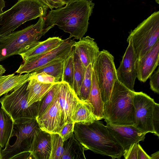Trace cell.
<instances>
[{
    "label": "cell",
    "instance_id": "obj_12",
    "mask_svg": "<svg viewBox=\"0 0 159 159\" xmlns=\"http://www.w3.org/2000/svg\"><path fill=\"white\" fill-rule=\"evenodd\" d=\"M129 44L120 62L116 69L117 79L125 87L134 91V87L137 78V58L131 39L127 42Z\"/></svg>",
    "mask_w": 159,
    "mask_h": 159
},
{
    "label": "cell",
    "instance_id": "obj_36",
    "mask_svg": "<svg viewBox=\"0 0 159 159\" xmlns=\"http://www.w3.org/2000/svg\"><path fill=\"white\" fill-rule=\"evenodd\" d=\"M150 85L151 89L157 94L159 93V68L149 78Z\"/></svg>",
    "mask_w": 159,
    "mask_h": 159
},
{
    "label": "cell",
    "instance_id": "obj_37",
    "mask_svg": "<svg viewBox=\"0 0 159 159\" xmlns=\"http://www.w3.org/2000/svg\"><path fill=\"white\" fill-rule=\"evenodd\" d=\"M51 10L61 7L65 5L61 0H40Z\"/></svg>",
    "mask_w": 159,
    "mask_h": 159
},
{
    "label": "cell",
    "instance_id": "obj_42",
    "mask_svg": "<svg viewBox=\"0 0 159 159\" xmlns=\"http://www.w3.org/2000/svg\"><path fill=\"white\" fill-rule=\"evenodd\" d=\"M61 1L65 4H66L70 2H72L75 0H61Z\"/></svg>",
    "mask_w": 159,
    "mask_h": 159
},
{
    "label": "cell",
    "instance_id": "obj_28",
    "mask_svg": "<svg viewBox=\"0 0 159 159\" xmlns=\"http://www.w3.org/2000/svg\"><path fill=\"white\" fill-rule=\"evenodd\" d=\"M74 51L73 47L70 54L64 60L62 80L68 83L72 89L74 70Z\"/></svg>",
    "mask_w": 159,
    "mask_h": 159
},
{
    "label": "cell",
    "instance_id": "obj_39",
    "mask_svg": "<svg viewBox=\"0 0 159 159\" xmlns=\"http://www.w3.org/2000/svg\"><path fill=\"white\" fill-rule=\"evenodd\" d=\"M5 7L4 0H0V14L3 12V9Z\"/></svg>",
    "mask_w": 159,
    "mask_h": 159
},
{
    "label": "cell",
    "instance_id": "obj_23",
    "mask_svg": "<svg viewBox=\"0 0 159 159\" xmlns=\"http://www.w3.org/2000/svg\"><path fill=\"white\" fill-rule=\"evenodd\" d=\"M94 108V114L99 120L104 119L103 103L102 100L96 75L93 68L92 73V87L89 95L86 100Z\"/></svg>",
    "mask_w": 159,
    "mask_h": 159
},
{
    "label": "cell",
    "instance_id": "obj_1",
    "mask_svg": "<svg viewBox=\"0 0 159 159\" xmlns=\"http://www.w3.org/2000/svg\"><path fill=\"white\" fill-rule=\"evenodd\" d=\"M94 3L90 0H75L65 6L49 11L45 18V24L50 29L55 25L69 37L80 40L87 31L90 16Z\"/></svg>",
    "mask_w": 159,
    "mask_h": 159
},
{
    "label": "cell",
    "instance_id": "obj_31",
    "mask_svg": "<svg viewBox=\"0 0 159 159\" xmlns=\"http://www.w3.org/2000/svg\"><path fill=\"white\" fill-rule=\"evenodd\" d=\"M60 84V82L54 83L50 90L41 100L36 117L44 112L52 101L59 91Z\"/></svg>",
    "mask_w": 159,
    "mask_h": 159
},
{
    "label": "cell",
    "instance_id": "obj_44",
    "mask_svg": "<svg viewBox=\"0 0 159 159\" xmlns=\"http://www.w3.org/2000/svg\"><path fill=\"white\" fill-rule=\"evenodd\" d=\"M156 2L158 4L159 3V0H155Z\"/></svg>",
    "mask_w": 159,
    "mask_h": 159
},
{
    "label": "cell",
    "instance_id": "obj_21",
    "mask_svg": "<svg viewBox=\"0 0 159 159\" xmlns=\"http://www.w3.org/2000/svg\"><path fill=\"white\" fill-rule=\"evenodd\" d=\"M53 84H46L38 81L34 79L28 81L27 102L29 106L41 101L52 88Z\"/></svg>",
    "mask_w": 159,
    "mask_h": 159
},
{
    "label": "cell",
    "instance_id": "obj_3",
    "mask_svg": "<svg viewBox=\"0 0 159 159\" xmlns=\"http://www.w3.org/2000/svg\"><path fill=\"white\" fill-rule=\"evenodd\" d=\"M135 92L128 89L117 80L116 81L109 100L103 104V118L107 124L133 125Z\"/></svg>",
    "mask_w": 159,
    "mask_h": 159
},
{
    "label": "cell",
    "instance_id": "obj_25",
    "mask_svg": "<svg viewBox=\"0 0 159 159\" xmlns=\"http://www.w3.org/2000/svg\"><path fill=\"white\" fill-rule=\"evenodd\" d=\"M14 124L11 118L1 108L0 109V147L4 148L15 134Z\"/></svg>",
    "mask_w": 159,
    "mask_h": 159
},
{
    "label": "cell",
    "instance_id": "obj_32",
    "mask_svg": "<svg viewBox=\"0 0 159 159\" xmlns=\"http://www.w3.org/2000/svg\"><path fill=\"white\" fill-rule=\"evenodd\" d=\"M34 79L38 82L46 84H53L56 82L55 78L44 72H34L29 73V80Z\"/></svg>",
    "mask_w": 159,
    "mask_h": 159
},
{
    "label": "cell",
    "instance_id": "obj_34",
    "mask_svg": "<svg viewBox=\"0 0 159 159\" xmlns=\"http://www.w3.org/2000/svg\"><path fill=\"white\" fill-rule=\"evenodd\" d=\"M152 123L154 134L159 136V104L156 102L153 112Z\"/></svg>",
    "mask_w": 159,
    "mask_h": 159
},
{
    "label": "cell",
    "instance_id": "obj_11",
    "mask_svg": "<svg viewBox=\"0 0 159 159\" xmlns=\"http://www.w3.org/2000/svg\"><path fill=\"white\" fill-rule=\"evenodd\" d=\"M75 42L69 38L55 49L41 55L28 59L21 64L16 73H30L58 59H65L70 54Z\"/></svg>",
    "mask_w": 159,
    "mask_h": 159
},
{
    "label": "cell",
    "instance_id": "obj_43",
    "mask_svg": "<svg viewBox=\"0 0 159 159\" xmlns=\"http://www.w3.org/2000/svg\"><path fill=\"white\" fill-rule=\"evenodd\" d=\"M1 148L0 147V159H1Z\"/></svg>",
    "mask_w": 159,
    "mask_h": 159
},
{
    "label": "cell",
    "instance_id": "obj_26",
    "mask_svg": "<svg viewBox=\"0 0 159 159\" xmlns=\"http://www.w3.org/2000/svg\"><path fill=\"white\" fill-rule=\"evenodd\" d=\"M65 60L64 59H55L36 70L34 72H44L54 77L56 83L61 82L62 80Z\"/></svg>",
    "mask_w": 159,
    "mask_h": 159
},
{
    "label": "cell",
    "instance_id": "obj_8",
    "mask_svg": "<svg viewBox=\"0 0 159 159\" xmlns=\"http://www.w3.org/2000/svg\"><path fill=\"white\" fill-rule=\"evenodd\" d=\"M14 144L1 150V159L29 158V152L34 134L39 127L36 119H28L14 124Z\"/></svg>",
    "mask_w": 159,
    "mask_h": 159
},
{
    "label": "cell",
    "instance_id": "obj_2",
    "mask_svg": "<svg viewBox=\"0 0 159 159\" xmlns=\"http://www.w3.org/2000/svg\"><path fill=\"white\" fill-rule=\"evenodd\" d=\"M73 133L75 139L87 150L112 159H120L123 156V148L99 120L88 124L75 123Z\"/></svg>",
    "mask_w": 159,
    "mask_h": 159
},
{
    "label": "cell",
    "instance_id": "obj_19",
    "mask_svg": "<svg viewBox=\"0 0 159 159\" xmlns=\"http://www.w3.org/2000/svg\"><path fill=\"white\" fill-rule=\"evenodd\" d=\"M64 39L58 37H49L39 41L38 44L27 51L20 54L23 61L49 52L57 48L64 41Z\"/></svg>",
    "mask_w": 159,
    "mask_h": 159
},
{
    "label": "cell",
    "instance_id": "obj_13",
    "mask_svg": "<svg viewBox=\"0 0 159 159\" xmlns=\"http://www.w3.org/2000/svg\"><path fill=\"white\" fill-rule=\"evenodd\" d=\"M58 92L44 112L36 118L39 128L50 134H58L65 125Z\"/></svg>",
    "mask_w": 159,
    "mask_h": 159
},
{
    "label": "cell",
    "instance_id": "obj_18",
    "mask_svg": "<svg viewBox=\"0 0 159 159\" xmlns=\"http://www.w3.org/2000/svg\"><path fill=\"white\" fill-rule=\"evenodd\" d=\"M51 150L50 134L37 128L29 150V158L49 159Z\"/></svg>",
    "mask_w": 159,
    "mask_h": 159
},
{
    "label": "cell",
    "instance_id": "obj_30",
    "mask_svg": "<svg viewBox=\"0 0 159 159\" xmlns=\"http://www.w3.org/2000/svg\"><path fill=\"white\" fill-rule=\"evenodd\" d=\"M92 69L93 67L91 64L89 65L86 68L78 97L81 100H86L89 95L92 87Z\"/></svg>",
    "mask_w": 159,
    "mask_h": 159
},
{
    "label": "cell",
    "instance_id": "obj_6",
    "mask_svg": "<svg viewBox=\"0 0 159 159\" xmlns=\"http://www.w3.org/2000/svg\"><path fill=\"white\" fill-rule=\"evenodd\" d=\"M28 81L0 98L1 108L11 118L14 124L28 119H36L40 101L29 106L27 102Z\"/></svg>",
    "mask_w": 159,
    "mask_h": 159
},
{
    "label": "cell",
    "instance_id": "obj_15",
    "mask_svg": "<svg viewBox=\"0 0 159 159\" xmlns=\"http://www.w3.org/2000/svg\"><path fill=\"white\" fill-rule=\"evenodd\" d=\"M159 64V41L136 61L137 78L143 82L150 78Z\"/></svg>",
    "mask_w": 159,
    "mask_h": 159
},
{
    "label": "cell",
    "instance_id": "obj_4",
    "mask_svg": "<svg viewBox=\"0 0 159 159\" xmlns=\"http://www.w3.org/2000/svg\"><path fill=\"white\" fill-rule=\"evenodd\" d=\"M45 18L20 30L0 37V62L20 54L34 46L50 29L45 24Z\"/></svg>",
    "mask_w": 159,
    "mask_h": 159
},
{
    "label": "cell",
    "instance_id": "obj_17",
    "mask_svg": "<svg viewBox=\"0 0 159 159\" xmlns=\"http://www.w3.org/2000/svg\"><path fill=\"white\" fill-rule=\"evenodd\" d=\"M58 99L65 125L72 121V116L80 99L68 83L62 81L60 82Z\"/></svg>",
    "mask_w": 159,
    "mask_h": 159
},
{
    "label": "cell",
    "instance_id": "obj_22",
    "mask_svg": "<svg viewBox=\"0 0 159 159\" xmlns=\"http://www.w3.org/2000/svg\"><path fill=\"white\" fill-rule=\"evenodd\" d=\"M29 73L0 75V97L29 81Z\"/></svg>",
    "mask_w": 159,
    "mask_h": 159
},
{
    "label": "cell",
    "instance_id": "obj_27",
    "mask_svg": "<svg viewBox=\"0 0 159 159\" xmlns=\"http://www.w3.org/2000/svg\"><path fill=\"white\" fill-rule=\"evenodd\" d=\"M74 75L73 89L78 97L80 88L84 79L86 70L78 55L74 52Z\"/></svg>",
    "mask_w": 159,
    "mask_h": 159
},
{
    "label": "cell",
    "instance_id": "obj_33",
    "mask_svg": "<svg viewBox=\"0 0 159 159\" xmlns=\"http://www.w3.org/2000/svg\"><path fill=\"white\" fill-rule=\"evenodd\" d=\"M75 124L72 121L66 123L58 133L64 141L70 138L73 133Z\"/></svg>",
    "mask_w": 159,
    "mask_h": 159
},
{
    "label": "cell",
    "instance_id": "obj_24",
    "mask_svg": "<svg viewBox=\"0 0 159 159\" xmlns=\"http://www.w3.org/2000/svg\"><path fill=\"white\" fill-rule=\"evenodd\" d=\"M86 150L75 139L73 133L64 141V152L61 159H85L84 152Z\"/></svg>",
    "mask_w": 159,
    "mask_h": 159
},
{
    "label": "cell",
    "instance_id": "obj_7",
    "mask_svg": "<svg viewBox=\"0 0 159 159\" xmlns=\"http://www.w3.org/2000/svg\"><path fill=\"white\" fill-rule=\"evenodd\" d=\"M159 11H155L129 32L137 60L141 58L158 41Z\"/></svg>",
    "mask_w": 159,
    "mask_h": 159
},
{
    "label": "cell",
    "instance_id": "obj_38",
    "mask_svg": "<svg viewBox=\"0 0 159 159\" xmlns=\"http://www.w3.org/2000/svg\"><path fill=\"white\" fill-rule=\"evenodd\" d=\"M138 159H151L150 156L145 152L142 147L138 143Z\"/></svg>",
    "mask_w": 159,
    "mask_h": 159
},
{
    "label": "cell",
    "instance_id": "obj_10",
    "mask_svg": "<svg viewBox=\"0 0 159 159\" xmlns=\"http://www.w3.org/2000/svg\"><path fill=\"white\" fill-rule=\"evenodd\" d=\"M134 115L133 126L143 132L154 133L153 123L154 100L143 92H135L133 96Z\"/></svg>",
    "mask_w": 159,
    "mask_h": 159
},
{
    "label": "cell",
    "instance_id": "obj_9",
    "mask_svg": "<svg viewBox=\"0 0 159 159\" xmlns=\"http://www.w3.org/2000/svg\"><path fill=\"white\" fill-rule=\"evenodd\" d=\"M114 59L109 52L103 49L100 51L93 66L103 103L109 100L117 80Z\"/></svg>",
    "mask_w": 159,
    "mask_h": 159
},
{
    "label": "cell",
    "instance_id": "obj_41",
    "mask_svg": "<svg viewBox=\"0 0 159 159\" xmlns=\"http://www.w3.org/2000/svg\"><path fill=\"white\" fill-rule=\"evenodd\" d=\"M6 71L5 69L0 64V75H2Z\"/></svg>",
    "mask_w": 159,
    "mask_h": 159
},
{
    "label": "cell",
    "instance_id": "obj_5",
    "mask_svg": "<svg viewBox=\"0 0 159 159\" xmlns=\"http://www.w3.org/2000/svg\"><path fill=\"white\" fill-rule=\"evenodd\" d=\"M48 8L40 0H19L0 14V37L13 32L26 21L45 18Z\"/></svg>",
    "mask_w": 159,
    "mask_h": 159
},
{
    "label": "cell",
    "instance_id": "obj_20",
    "mask_svg": "<svg viewBox=\"0 0 159 159\" xmlns=\"http://www.w3.org/2000/svg\"><path fill=\"white\" fill-rule=\"evenodd\" d=\"M98 120L92 104L86 100L80 99L72 116V121L75 123L88 124Z\"/></svg>",
    "mask_w": 159,
    "mask_h": 159
},
{
    "label": "cell",
    "instance_id": "obj_14",
    "mask_svg": "<svg viewBox=\"0 0 159 159\" xmlns=\"http://www.w3.org/2000/svg\"><path fill=\"white\" fill-rule=\"evenodd\" d=\"M106 126L124 151L128 149L134 143L143 141L146 134L133 125H117L107 124Z\"/></svg>",
    "mask_w": 159,
    "mask_h": 159
},
{
    "label": "cell",
    "instance_id": "obj_16",
    "mask_svg": "<svg viewBox=\"0 0 159 159\" xmlns=\"http://www.w3.org/2000/svg\"><path fill=\"white\" fill-rule=\"evenodd\" d=\"M73 44L75 53L86 68L90 64L92 67L100 51L94 39L89 36L83 37Z\"/></svg>",
    "mask_w": 159,
    "mask_h": 159
},
{
    "label": "cell",
    "instance_id": "obj_29",
    "mask_svg": "<svg viewBox=\"0 0 159 159\" xmlns=\"http://www.w3.org/2000/svg\"><path fill=\"white\" fill-rule=\"evenodd\" d=\"M50 134L51 150L49 159H61L64 152V141L58 134Z\"/></svg>",
    "mask_w": 159,
    "mask_h": 159
},
{
    "label": "cell",
    "instance_id": "obj_35",
    "mask_svg": "<svg viewBox=\"0 0 159 159\" xmlns=\"http://www.w3.org/2000/svg\"><path fill=\"white\" fill-rule=\"evenodd\" d=\"M139 143L132 144L127 150L124 151L123 156L125 159H138V150Z\"/></svg>",
    "mask_w": 159,
    "mask_h": 159
},
{
    "label": "cell",
    "instance_id": "obj_40",
    "mask_svg": "<svg viewBox=\"0 0 159 159\" xmlns=\"http://www.w3.org/2000/svg\"><path fill=\"white\" fill-rule=\"evenodd\" d=\"M150 157L151 159H159V151H158L152 154Z\"/></svg>",
    "mask_w": 159,
    "mask_h": 159
}]
</instances>
